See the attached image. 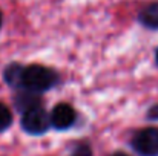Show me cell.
<instances>
[{"label":"cell","instance_id":"ba28073f","mask_svg":"<svg viewBox=\"0 0 158 156\" xmlns=\"http://www.w3.org/2000/svg\"><path fill=\"white\" fill-rule=\"evenodd\" d=\"M12 122V113L8 106L0 103V132H5Z\"/></svg>","mask_w":158,"mask_h":156},{"label":"cell","instance_id":"277c9868","mask_svg":"<svg viewBox=\"0 0 158 156\" xmlns=\"http://www.w3.org/2000/svg\"><path fill=\"white\" fill-rule=\"evenodd\" d=\"M49 118H51V126H54L58 130H66L74 126L77 119V113L69 104L61 103L57 104L52 109Z\"/></svg>","mask_w":158,"mask_h":156},{"label":"cell","instance_id":"8992f818","mask_svg":"<svg viewBox=\"0 0 158 156\" xmlns=\"http://www.w3.org/2000/svg\"><path fill=\"white\" fill-rule=\"evenodd\" d=\"M14 103H15V107H17L20 112H26V110H29V109L39 107L40 103H42V100H40L39 94L25 89L22 94L17 95V98H15Z\"/></svg>","mask_w":158,"mask_h":156},{"label":"cell","instance_id":"7a4b0ae2","mask_svg":"<svg viewBox=\"0 0 158 156\" xmlns=\"http://www.w3.org/2000/svg\"><path fill=\"white\" fill-rule=\"evenodd\" d=\"M22 127L29 135H43L51 127L49 113L45 109H42L40 106L34 107V109H29V110L23 112Z\"/></svg>","mask_w":158,"mask_h":156},{"label":"cell","instance_id":"30bf717a","mask_svg":"<svg viewBox=\"0 0 158 156\" xmlns=\"http://www.w3.org/2000/svg\"><path fill=\"white\" fill-rule=\"evenodd\" d=\"M149 118H151V119H158V106H155V107L151 109V112H149Z\"/></svg>","mask_w":158,"mask_h":156},{"label":"cell","instance_id":"4fadbf2b","mask_svg":"<svg viewBox=\"0 0 158 156\" xmlns=\"http://www.w3.org/2000/svg\"><path fill=\"white\" fill-rule=\"evenodd\" d=\"M2 20H3V17H2V12H0V26H2Z\"/></svg>","mask_w":158,"mask_h":156},{"label":"cell","instance_id":"8fae6325","mask_svg":"<svg viewBox=\"0 0 158 156\" xmlns=\"http://www.w3.org/2000/svg\"><path fill=\"white\" fill-rule=\"evenodd\" d=\"M112 156H127V155H124V153H115V155H112Z\"/></svg>","mask_w":158,"mask_h":156},{"label":"cell","instance_id":"5b68a950","mask_svg":"<svg viewBox=\"0 0 158 156\" xmlns=\"http://www.w3.org/2000/svg\"><path fill=\"white\" fill-rule=\"evenodd\" d=\"M138 20L143 26L151 28V29H158V2L149 3L140 11Z\"/></svg>","mask_w":158,"mask_h":156},{"label":"cell","instance_id":"6da1fadb","mask_svg":"<svg viewBox=\"0 0 158 156\" xmlns=\"http://www.w3.org/2000/svg\"><path fill=\"white\" fill-rule=\"evenodd\" d=\"M57 83V74L52 69L42 64H31L23 67L22 74V89L42 94L49 90Z\"/></svg>","mask_w":158,"mask_h":156},{"label":"cell","instance_id":"52a82bcc","mask_svg":"<svg viewBox=\"0 0 158 156\" xmlns=\"http://www.w3.org/2000/svg\"><path fill=\"white\" fill-rule=\"evenodd\" d=\"M22 74H23V66L17 64V63H12L9 64L5 72H3V77H5V81L12 86V87H22Z\"/></svg>","mask_w":158,"mask_h":156},{"label":"cell","instance_id":"7c38bea8","mask_svg":"<svg viewBox=\"0 0 158 156\" xmlns=\"http://www.w3.org/2000/svg\"><path fill=\"white\" fill-rule=\"evenodd\" d=\"M155 61H157V64H158V49H157V52H155Z\"/></svg>","mask_w":158,"mask_h":156},{"label":"cell","instance_id":"3957f363","mask_svg":"<svg viewBox=\"0 0 158 156\" xmlns=\"http://www.w3.org/2000/svg\"><path fill=\"white\" fill-rule=\"evenodd\" d=\"M132 147L140 156H158V129L140 130L132 139Z\"/></svg>","mask_w":158,"mask_h":156},{"label":"cell","instance_id":"9c48e42d","mask_svg":"<svg viewBox=\"0 0 158 156\" xmlns=\"http://www.w3.org/2000/svg\"><path fill=\"white\" fill-rule=\"evenodd\" d=\"M71 156H92V150L88 144H78L74 150Z\"/></svg>","mask_w":158,"mask_h":156}]
</instances>
